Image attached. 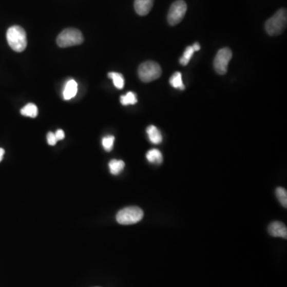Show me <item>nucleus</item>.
Segmentation results:
<instances>
[{"mask_svg":"<svg viewBox=\"0 0 287 287\" xmlns=\"http://www.w3.org/2000/svg\"><path fill=\"white\" fill-rule=\"evenodd\" d=\"M287 24L286 9L282 8L278 10L274 16L267 20L265 24V29L267 34L271 36H277L285 31Z\"/></svg>","mask_w":287,"mask_h":287,"instance_id":"nucleus-2","label":"nucleus"},{"mask_svg":"<svg viewBox=\"0 0 287 287\" xmlns=\"http://www.w3.org/2000/svg\"><path fill=\"white\" fill-rule=\"evenodd\" d=\"M146 158L148 162L152 163L154 164H161L163 162V156L159 150L151 149L147 152Z\"/></svg>","mask_w":287,"mask_h":287,"instance_id":"nucleus-12","label":"nucleus"},{"mask_svg":"<svg viewBox=\"0 0 287 287\" xmlns=\"http://www.w3.org/2000/svg\"><path fill=\"white\" fill-rule=\"evenodd\" d=\"M161 74H162V70L161 66L156 62H145L138 68L140 79L145 83L157 80L161 77Z\"/></svg>","mask_w":287,"mask_h":287,"instance_id":"nucleus-4","label":"nucleus"},{"mask_svg":"<svg viewBox=\"0 0 287 287\" xmlns=\"http://www.w3.org/2000/svg\"><path fill=\"white\" fill-rule=\"evenodd\" d=\"M194 49L193 47H187L186 48L185 51H184V54H183V57L180 59V63L182 65V66H187L188 63H189L190 60H191L192 57H193V54H194Z\"/></svg>","mask_w":287,"mask_h":287,"instance_id":"nucleus-18","label":"nucleus"},{"mask_svg":"<svg viewBox=\"0 0 287 287\" xmlns=\"http://www.w3.org/2000/svg\"><path fill=\"white\" fill-rule=\"evenodd\" d=\"M78 83L76 81L73 79H70L66 82V86L63 90V98L65 100H70L72 98H74L78 93Z\"/></svg>","mask_w":287,"mask_h":287,"instance_id":"nucleus-10","label":"nucleus"},{"mask_svg":"<svg viewBox=\"0 0 287 287\" xmlns=\"http://www.w3.org/2000/svg\"><path fill=\"white\" fill-rule=\"evenodd\" d=\"M232 58V52L227 47L220 49L216 54L214 59V68L216 73L220 75L225 74L227 72L229 62Z\"/></svg>","mask_w":287,"mask_h":287,"instance_id":"nucleus-7","label":"nucleus"},{"mask_svg":"<svg viewBox=\"0 0 287 287\" xmlns=\"http://www.w3.org/2000/svg\"><path fill=\"white\" fill-rule=\"evenodd\" d=\"M7 40L10 47L15 52H23L27 48V33L20 26H12L7 30Z\"/></svg>","mask_w":287,"mask_h":287,"instance_id":"nucleus-1","label":"nucleus"},{"mask_svg":"<svg viewBox=\"0 0 287 287\" xmlns=\"http://www.w3.org/2000/svg\"><path fill=\"white\" fill-rule=\"evenodd\" d=\"M270 235L273 237H281L283 239L287 238V228L284 223L281 222H273L268 227Z\"/></svg>","mask_w":287,"mask_h":287,"instance_id":"nucleus-9","label":"nucleus"},{"mask_svg":"<svg viewBox=\"0 0 287 287\" xmlns=\"http://www.w3.org/2000/svg\"><path fill=\"white\" fill-rule=\"evenodd\" d=\"M169 83L175 89H179L180 90H184L185 89L182 80V74L180 72H176L173 73L171 79H169Z\"/></svg>","mask_w":287,"mask_h":287,"instance_id":"nucleus-13","label":"nucleus"},{"mask_svg":"<svg viewBox=\"0 0 287 287\" xmlns=\"http://www.w3.org/2000/svg\"><path fill=\"white\" fill-rule=\"evenodd\" d=\"M193 48L194 49L195 51H199L200 50V46L198 43H196L193 44Z\"/></svg>","mask_w":287,"mask_h":287,"instance_id":"nucleus-23","label":"nucleus"},{"mask_svg":"<svg viewBox=\"0 0 287 287\" xmlns=\"http://www.w3.org/2000/svg\"><path fill=\"white\" fill-rule=\"evenodd\" d=\"M147 134H148L149 141L154 144V145H158L161 144L163 141L162 135L160 132L159 129L154 125H150L147 128Z\"/></svg>","mask_w":287,"mask_h":287,"instance_id":"nucleus-11","label":"nucleus"},{"mask_svg":"<svg viewBox=\"0 0 287 287\" xmlns=\"http://www.w3.org/2000/svg\"><path fill=\"white\" fill-rule=\"evenodd\" d=\"M57 139H56L55 135L53 132H49L47 134V142H48L49 145H51V146H54L56 145L57 143Z\"/></svg>","mask_w":287,"mask_h":287,"instance_id":"nucleus-21","label":"nucleus"},{"mask_svg":"<svg viewBox=\"0 0 287 287\" xmlns=\"http://www.w3.org/2000/svg\"><path fill=\"white\" fill-rule=\"evenodd\" d=\"M108 77L112 79L115 87L119 89H123L124 86H125V79H124L123 75L122 73L110 72V73H108Z\"/></svg>","mask_w":287,"mask_h":287,"instance_id":"nucleus-15","label":"nucleus"},{"mask_svg":"<svg viewBox=\"0 0 287 287\" xmlns=\"http://www.w3.org/2000/svg\"><path fill=\"white\" fill-rule=\"evenodd\" d=\"M109 168L112 175H118L125 168V162L122 160H112L109 163Z\"/></svg>","mask_w":287,"mask_h":287,"instance_id":"nucleus-14","label":"nucleus"},{"mask_svg":"<svg viewBox=\"0 0 287 287\" xmlns=\"http://www.w3.org/2000/svg\"><path fill=\"white\" fill-rule=\"evenodd\" d=\"M114 141L115 138L112 135L106 136L102 139V145L106 152L112 151Z\"/></svg>","mask_w":287,"mask_h":287,"instance_id":"nucleus-19","label":"nucleus"},{"mask_svg":"<svg viewBox=\"0 0 287 287\" xmlns=\"http://www.w3.org/2000/svg\"><path fill=\"white\" fill-rule=\"evenodd\" d=\"M4 154H5V151H4V148H0V162L2 161L3 158H4Z\"/></svg>","mask_w":287,"mask_h":287,"instance_id":"nucleus-24","label":"nucleus"},{"mask_svg":"<svg viewBox=\"0 0 287 287\" xmlns=\"http://www.w3.org/2000/svg\"><path fill=\"white\" fill-rule=\"evenodd\" d=\"M21 114L29 118H34L37 116V108L34 104L29 103L21 109Z\"/></svg>","mask_w":287,"mask_h":287,"instance_id":"nucleus-16","label":"nucleus"},{"mask_svg":"<svg viewBox=\"0 0 287 287\" xmlns=\"http://www.w3.org/2000/svg\"><path fill=\"white\" fill-rule=\"evenodd\" d=\"M154 4V0H135L134 8L139 15L145 16L152 10Z\"/></svg>","mask_w":287,"mask_h":287,"instance_id":"nucleus-8","label":"nucleus"},{"mask_svg":"<svg viewBox=\"0 0 287 287\" xmlns=\"http://www.w3.org/2000/svg\"><path fill=\"white\" fill-rule=\"evenodd\" d=\"M187 4L184 0H177L171 4L168 14V22L169 25L176 26L182 21L187 12Z\"/></svg>","mask_w":287,"mask_h":287,"instance_id":"nucleus-6","label":"nucleus"},{"mask_svg":"<svg viewBox=\"0 0 287 287\" xmlns=\"http://www.w3.org/2000/svg\"><path fill=\"white\" fill-rule=\"evenodd\" d=\"M138 102L137 95L132 92H128L125 95L121 97V103L123 105H135Z\"/></svg>","mask_w":287,"mask_h":287,"instance_id":"nucleus-17","label":"nucleus"},{"mask_svg":"<svg viewBox=\"0 0 287 287\" xmlns=\"http://www.w3.org/2000/svg\"><path fill=\"white\" fill-rule=\"evenodd\" d=\"M144 217V212L138 207H128L122 209L117 214V221L122 225H130L138 223Z\"/></svg>","mask_w":287,"mask_h":287,"instance_id":"nucleus-5","label":"nucleus"},{"mask_svg":"<svg viewBox=\"0 0 287 287\" xmlns=\"http://www.w3.org/2000/svg\"><path fill=\"white\" fill-rule=\"evenodd\" d=\"M54 135H55L57 141H61V140L64 139L65 132L63 129H58Z\"/></svg>","mask_w":287,"mask_h":287,"instance_id":"nucleus-22","label":"nucleus"},{"mask_svg":"<svg viewBox=\"0 0 287 287\" xmlns=\"http://www.w3.org/2000/svg\"><path fill=\"white\" fill-rule=\"evenodd\" d=\"M277 198L284 207H287V192L283 187H278L276 189Z\"/></svg>","mask_w":287,"mask_h":287,"instance_id":"nucleus-20","label":"nucleus"},{"mask_svg":"<svg viewBox=\"0 0 287 287\" xmlns=\"http://www.w3.org/2000/svg\"><path fill=\"white\" fill-rule=\"evenodd\" d=\"M84 37L79 30L75 28L65 29L57 37V44L59 47H73L82 44Z\"/></svg>","mask_w":287,"mask_h":287,"instance_id":"nucleus-3","label":"nucleus"}]
</instances>
